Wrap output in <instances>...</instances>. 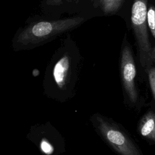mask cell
<instances>
[{"instance_id": "cell-8", "label": "cell", "mask_w": 155, "mask_h": 155, "mask_svg": "<svg viewBox=\"0 0 155 155\" xmlns=\"http://www.w3.org/2000/svg\"><path fill=\"white\" fill-rule=\"evenodd\" d=\"M147 24L148 28L155 39V6L150 5L148 10Z\"/></svg>"}, {"instance_id": "cell-7", "label": "cell", "mask_w": 155, "mask_h": 155, "mask_svg": "<svg viewBox=\"0 0 155 155\" xmlns=\"http://www.w3.org/2000/svg\"><path fill=\"white\" fill-rule=\"evenodd\" d=\"M124 0H99L98 7L104 14H114L122 7Z\"/></svg>"}, {"instance_id": "cell-3", "label": "cell", "mask_w": 155, "mask_h": 155, "mask_svg": "<svg viewBox=\"0 0 155 155\" xmlns=\"http://www.w3.org/2000/svg\"><path fill=\"white\" fill-rule=\"evenodd\" d=\"M148 0H134L131 8V21L137 45L139 62L145 71L153 65L152 48L148 32Z\"/></svg>"}, {"instance_id": "cell-13", "label": "cell", "mask_w": 155, "mask_h": 155, "mask_svg": "<svg viewBox=\"0 0 155 155\" xmlns=\"http://www.w3.org/2000/svg\"><path fill=\"white\" fill-rule=\"evenodd\" d=\"M92 1V2L93 3V5L94 7H98V2L99 0H91Z\"/></svg>"}, {"instance_id": "cell-1", "label": "cell", "mask_w": 155, "mask_h": 155, "mask_svg": "<svg viewBox=\"0 0 155 155\" xmlns=\"http://www.w3.org/2000/svg\"><path fill=\"white\" fill-rule=\"evenodd\" d=\"M55 51L45 73V80L65 91L78 79L82 58L78 47L68 35Z\"/></svg>"}, {"instance_id": "cell-4", "label": "cell", "mask_w": 155, "mask_h": 155, "mask_svg": "<svg viewBox=\"0 0 155 155\" xmlns=\"http://www.w3.org/2000/svg\"><path fill=\"white\" fill-rule=\"evenodd\" d=\"M97 127L105 140L120 155H142L130 137L116 125L97 115Z\"/></svg>"}, {"instance_id": "cell-10", "label": "cell", "mask_w": 155, "mask_h": 155, "mask_svg": "<svg viewBox=\"0 0 155 155\" xmlns=\"http://www.w3.org/2000/svg\"><path fill=\"white\" fill-rule=\"evenodd\" d=\"M150 85L155 97V68H151L148 71Z\"/></svg>"}, {"instance_id": "cell-2", "label": "cell", "mask_w": 155, "mask_h": 155, "mask_svg": "<svg viewBox=\"0 0 155 155\" xmlns=\"http://www.w3.org/2000/svg\"><path fill=\"white\" fill-rule=\"evenodd\" d=\"M84 21L81 16L42 20L33 22L24 28L15 38L17 49L30 48L50 41L56 37L77 27Z\"/></svg>"}, {"instance_id": "cell-11", "label": "cell", "mask_w": 155, "mask_h": 155, "mask_svg": "<svg viewBox=\"0 0 155 155\" xmlns=\"http://www.w3.org/2000/svg\"><path fill=\"white\" fill-rule=\"evenodd\" d=\"M74 1H77V0H46V4L48 5H59L65 1L72 2Z\"/></svg>"}, {"instance_id": "cell-5", "label": "cell", "mask_w": 155, "mask_h": 155, "mask_svg": "<svg viewBox=\"0 0 155 155\" xmlns=\"http://www.w3.org/2000/svg\"><path fill=\"white\" fill-rule=\"evenodd\" d=\"M120 53V74L124 88L130 99L135 103L138 94L136 88L135 78L136 69L131 49L127 42L124 41Z\"/></svg>"}, {"instance_id": "cell-6", "label": "cell", "mask_w": 155, "mask_h": 155, "mask_svg": "<svg viewBox=\"0 0 155 155\" xmlns=\"http://www.w3.org/2000/svg\"><path fill=\"white\" fill-rule=\"evenodd\" d=\"M138 130L143 137L155 141V113H147L140 120Z\"/></svg>"}, {"instance_id": "cell-12", "label": "cell", "mask_w": 155, "mask_h": 155, "mask_svg": "<svg viewBox=\"0 0 155 155\" xmlns=\"http://www.w3.org/2000/svg\"><path fill=\"white\" fill-rule=\"evenodd\" d=\"M152 59L153 62L155 63V46L152 48Z\"/></svg>"}, {"instance_id": "cell-9", "label": "cell", "mask_w": 155, "mask_h": 155, "mask_svg": "<svg viewBox=\"0 0 155 155\" xmlns=\"http://www.w3.org/2000/svg\"><path fill=\"white\" fill-rule=\"evenodd\" d=\"M40 148L41 151L47 155H50L53 153L54 148L51 144L45 138L42 139L40 143Z\"/></svg>"}]
</instances>
